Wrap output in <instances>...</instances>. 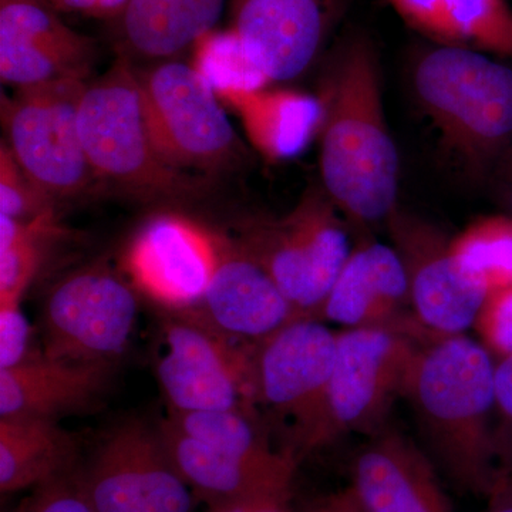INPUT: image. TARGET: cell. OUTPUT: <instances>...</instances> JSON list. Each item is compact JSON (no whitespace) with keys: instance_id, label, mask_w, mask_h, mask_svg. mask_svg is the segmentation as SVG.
Listing matches in <instances>:
<instances>
[{"instance_id":"33","label":"cell","mask_w":512,"mask_h":512,"mask_svg":"<svg viewBox=\"0 0 512 512\" xmlns=\"http://www.w3.org/2000/svg\"><path fill=\"white\" fill-rule=\"evenodd\" d=\"M36 490L22 512H94L80 481L70 480L69 476Z\"/></svg>"},{"instance_id":"15","label":"cell","mask_w":512,"mask_h":512,"mask_svg":"<svg viewBox=\"0 0 512 512\" xmlns=\"http://www.w3.org/2000/svg\"><path fill=\"white\" fill-rule=\"evenodd\" d=\"M229 28L272 82H291L325 53L349 0H228Z\"/></svg>"},{"instance_id":"30","label":"cell","mask_w":512,"mask_h":512,"mask_svg":"<svg viewBox=\"0 0 512 512\" xmlns=\"http://www.w3.org/2000/svg\"><path fill=\"white\" fill-rule=\"evenodd\" d=\"M473 329L495 362L512 355V285L485 296Z\"/></svg>"},{"instance_id":"36","label":"cell","mask_w":512,"mask_h":512,"mask_svg":"<svg viewBox=\"0 0 512 512\" xmlns=\"http://www.w3.org/2000/svg\"><path fill=\"white\" fill-rule=\"evenodd\" d=\"M487 507L483 512H512V471L498 474L488 491Z\"/></svg>"},{"instance_id":"2","label":"cell","mask_w":512,"mask_h":512,"mask_svg":"<svg viewBox=\"0 0 512 512\" xmlns=\"http://www.w3.org/2000/svg\"><path fill=\"white\" fill-rule=\"evenodd\" d=\"M403 397L448 477L464 490L487 495L500 474L493 356L466 333L437 336L420 346Z\"/></svg>"},{"instance_id":"17","label":"cell","mask_w":512,"mask_h":512,"mask_svg":"<svg viewBox=\"0 0 512 512\" xmlns=\"http://www.w3.org/2000/svg\"><path fill=\"white\" fill-rule=\"evenodd\" d=\"M318 320L343 329H393L420 340L434 339L414 316L409 282L396 249L366 241L350 252Z\"/></svg>"},{"instance_id":"25","label":"cell","mask_w":512,"mask_h":512,"mask_svg":"<svg viewBox=\"0 0 512 512\" xmlns=\"http://www.w3.org/2000/svg\"><path fill=\"white\" fill-rule=\"evenodd\" d=\"M76 441L55 420L0 419V491L19 493L69 476Z\"/></svg>"},{"instance_id":"31","label":"cell","mask_w":512,"mask_h":512,"mask_svg":"<svg viewBox=\"0 0 512 512\" xmlns=\"http://www.w3.org/2000/svg\"><path fill=\"white\" fill-rule=\"evenodd\" d=\"M494 447L498 471H512V355L495 362Z\"/></svg>"},{"instance_id":"5","label":"cell","mask_w":512,"mask_h":512,"mask_svg":"<svg viewBox=\"0 0 512 512\" xmlns=\"http://www.w3.org/2000/svg\"><path fill=\"white\" fill-rule=\"evenodd\" d=\"M342 212L322 185H312L288 214L252 217L232 237L265 269L296 319H316L348 261Z\"/></svg>"},{"instance_id":"37","label":"cell","mask_w":512,"mask_h":512,"mask_svg":"<svg viewBox=\"0 0 512 512\" xmlns=\"http://www.w3.org/2000/svg\"><path fill=\"white\" fill-rule=\"evenodd\" d=\"M305 512H366L349 488L320 498Z\"/></svg>"},{"instance_id":"7","label":"cell","mask_w":512,"mask_h":512,"mask_svg":"<svg viewBox=\"0 0 512 512\" xmlns=\"http://www.w3.org/2000/svg\"><path fill=\"white\" fill-rule=\"evenodd\" d=\"M90 79L57 80L2 93L6 146L20 168L53 201L92 190L97 177L79 133V106Z\"/></svg>"},{"instance_id":"6","label":"cell","mask_w":512,"mask_h":512,"mask_svg":"<svg viewBox=\"0 0 512 512\" xmlns=\"http://www.w3.org/2000/svg\"><path fill=\"white\" fill-rule=\"evenodd\" d=\"M134 72L151 140L165 163L207 178L244 161L247 151L220 97L191 63L134 64Z\"/></svg>"},{"instance_id":"35","label":"cell","mask_w":512,"mask_h":512,"mask_svg":"<svg viewBox=\"0 0 512 512\" xmlns=\"http://www.w3.org/2000/svg\"><path fill=\"white\" fill-rule=\"evenodd\" d=\"M130 0H49L56 12L80 13L90 18L116 20Z\"/></svg>"},{"instance_id":"18","label":"cell","mask_w":512,"mask_h":512,"mask_svg":"<svg viewBox=\"0 0 512 512\" xmlns=\"http://www.w3.org/2000/svg\"><path fill=\"white\" fill-rule=\"evenodd\" d=\"M232 340L261 342L296 320L285 296L232 235H221L220 261L204 299L187 312Z\"/></svg>"},{"instance_id":"1","label":"cell","mask_w":512,"mask_h":512,"mask_svg":"<svg viewBox=\"0 0 512 512\" xmlns=\"http://www.w3.org/2000/svg\"><path fill=\"white\" fill-rule=\"evenodd\" d=\"M328 56L319 94L322 187L355 224L386 222L399 205L400 167L384 114L375 40L352 30Z\"/></svg>"},{"instance_id":"16","label":"cell","mask_w":512,"mask_h":512,"mask_svg":"<svg viewBox=\"0 0 512 512\" xmlns=\"http://www.w3.org/2000/svg\"><path fill=\"white\" fill-rule=\"evenodd\" d=\"M97 43L39 0H0V77L15 89L90 79Z\"/></svg>"},{"instance_id":"4","label":"cell","mask_w":512,"mask_h":512,"mask_svg":"<svg viewBox=\"0 0 512 512\" xmlns=\"http://www.w3.org/2000/svg\"><path fill=\"white\" fill-rule=\"evenodd\" d=\"M79 133L97 180L144 200H183L207 178L183 173L158 156L141 103L134 64L117 55L89 80L79 106Z\"/></svg>"},{"instance_id":"19","label":"cell","mask_w":512,"mask_h":512,"mask_svg":"<svg viewBox=\"0 0 512 512\" xmlns=\"http://www.w3.org/2000/svg\"><path fill=\"white\" fill-rule=\"evenodd\" d=\"M348 488L366 512H453L430 458L393 429L360 448Z\"/></svg>"},{"instance_id":"11","label":"cell","mask_w":512,"mask_h":512,"mask_svg":"<svg viewBox=\"0 0 512 512\" xmlns=\"http://www.w3.org/2000/svg\"><path fill=\"white\" fill-rule=\"evenodd\" d=\"M163 333L157 377L171 412H247L255 402L252 346L238 348L191 313H174Z\"/></svg>"},{"instance_id":"8","label":"cell","mask_w":512,"mask_h":512,"mask_svg":"<svg viewBox=\"0 0 512 512\" xmlns=\"http://www.w3.org/2000/svg\"><path fill=\"white\" fill-rule=\"evenodd\" d=\"M137 291L107 262L74 269L52 286L43 305V355L53 360L111 363L136 326Z\"/></svg>"},{"instance_id":"26","label":"cell","mask_w":512,"mask_h":512,"mask_svg":"<svg viewBox=\"0 0 512 512\" xmlns=\"http://www.w3.org/2000/svg\"><path fill=\"white\" fill-rule=\"evenodd\" d=\"M458 268L485 292L512 285V215L477 218L451 238Z\"/></svg>"},{"instance_id":"27","label":"cell","mask_w":512,"mask_h":512,"mask_svg":"<svg viewBox=\"0 0 512 512\" xmlns=\"http://www.w3.org/2000/svg\"><path fill=\"white\" fill-rule=\"evenodd\" d=\"M191 53V66L222 103L241 94L261 92L272 82L231 28L211 30L195 43Z\"/></svg>"},{"instance_id":"40","label":"cell","mask_w":512,"mask_h":512,"mask_svg":"<svg viewBox=\"0 0 512 512\" xmlns=\"http://www.w3.org/2000/svg\"><path fill=\"white\" fill-rule=\"evenodd\" d=\"M39 2H43V3H46V5H49V0H39Z\"/></svg>"},{"instance_id":"22","label":"cell","mask_w":512,"mask_h":512,"mask_svg":"<svg viewBox=\"0 0 512 512\" xmlns=\"http://www.w3.org/2000/svg\"><path fill=\"white\" fill-rule=\"evenodd\" d=\"M228 0H130L116 22L117 55L131 63L180 60L217 28Z\"/></svg>"},{"instance_id":"13","label":"cell","mask_w":512,"mask_h":512,"mask_svg":"<svg viewBox=\"0 0 512 512\" xmlns=\"http://www.w3.org/2000/svg\"><path fill=\"white\" fill-rule=\"evenodd\" d=\"M94 512H195L198 498L144 424L109 434L80 481Z\"/></svg>"},{"instance_id":"38","label":"cell","mask_w":512,"mask_h":512,"mask_svg":"<svg viewBox=\"0 0 512 512\" xmlns=\"http://www.w3.org/2000/svg\"><path fill=\"white\" fill-rule=\"evenodd\" d=\"M501 174L507 178L508 181H512V147L505 153L503 160L500 161Z\"/></svg>"},{"instance_id":"29","label":"cell","mask_w":512,"mask_h":512,"mask_svg":"<svg viewBox=\"0 0 512 512\" xmlns=\"http://www.w3.org/2000/svg\"><path fill=\"white\" fill-rule=\"evenodd\" d=\"M0 215L20 222L56 215V201L30 180L5 141L0 147Z\"/></svg>"},{"instance_id":"39","label":"cell","mask_w":512,"mask_h":512,"mask_svg":"<svg viewBox=\"0 0 512 512\" xmlns=\"http://www.w3.org/2000/svg\"><path fill=\"white\" fill-rule=\"evenodd\" d=\"M508 208H510V214L512 215V191L510 194V201H508Z\"/></svg>"},{"instance_id":"28","label":"cell","mask_w":512,"mask_h":512,"mask_svg":"<svg viewBox=\"0 0 512 512\" xmlns=\"http://www.w3.org/2000/svg\"><path fill=\"white\" fill-rule=\"evenodd\" d=\"M62 235L56 215L33 222L0 215V303L22 301L39 274L50 242Z\"/></svg>"},{"instance_id":"21","label":"cell","mask_w":512,"mask_h":512,"mask_svg":"<svg viewBox=\"0 0 512 512\" xmlns=\"http://www.w3.org/2000/svg\"><path fill=\"white\" fill-rule=\"evenodd\" d=\"M110 365L53 360L37 353L22 365L0 370V419L55 420L84 409L106 389Z\"/></svg>"},{"instance_id":"34","label":"cell","mask_w":512,"mask_h":512,"mask_svg":"<svg viewBox=\"0 0 512 512\" xmlns=\"http://www.w3.org/2000/svg\"><path fill=\"white\" fill-rule=\"evenodd\" d=\"M207 512H295L282 495L261 493L208 505Z\"/></svg>"},{"instance_id":"10","label":"cell","mask_w":512,"mask_h":512,"mask_svg":"<svg viewBox=\"0 0 512 512\" xmlns=\"http://www.w3.org/2000/svg\"><path fill=\"white\" fill-rule=\"evenodd\" d=\"M338 349V332L296 319L252 345L255 402L292 427V453L315 450Z\"/></svg>"},{"instance_id":"24","label":"cell","mask_w":512,"mask_h":512,"mask_svg":"<svg viewBox=\"0 0 512 512\" xmlns=\"http://www.w3.org/2000/svg\"><path fill=\"white\" fill-rule=\"evenodd\" d=\"M241 119L249 143L269 161L298 157L319 136V96L295 90H261L224 101Z\"/></svg>"},{"instance_id":"3","label":"cell","mask_w":512,"mask_h":512,"mask_svg":"<svg viewBox=\"0 0 512 512\" xmlns=\"http://www.w3.org/2000/svg\"><path fill=\"white\" fill-rule=\"evenodd\" d=\"M413 93L441 146L473 178H483L512 147V69L483 52L436 45L412 69Z\"/></svg>"},{"instance_id":"14","label":"cell","mask_w":512,"mask_h":512,"mask_svg":"<svg viewBox=\"0 0 512 512\" xmlns=\"http://www.w3.org/2000/svg\"><path fill=\"white\" fill-rule=\"evenodd\" d=\"M392 247L402 259L414 316L431 336L473 328L487 292L458 268L451 238L433 222L397 205L386 220Z\"/></svg>"},{"instance_id":"23","label":"cell","mask_w":512,"mask_h":512,"mask_svg":"<svg viewBox=\"0 0 512 512\" xmlns=\"http://www.w3.org/2000/svg\"><path fill=\"white\" fill-rule=\"evenodd\" d=\"M409 28L434 45L512 57L508 0H387Z\"/></svg>"},{"instance_id":"32","label":"cell","mask_w":512,"mask_h":512,"mask_svg":"<svg viewBox=\"0 0 512 512\" xmlns=\"http://www.w3.org/2000/svg\"><path fill=\"white\" fill-rule=\"evenodd\" d=\"M32 340V326L20 303H0V370L22 365L35 357Z\"/></svg>"},{"instance_id":"12","label":"cell","mask_w":512,"mask_h":512,"mask_svg":"<svg viewBox=\"0 0 512 512\" xmlns=\"http://www.w3.org/2000/svg\"><path fill=\"white\" fill-rule=\"evenodd\" d=\"M221 235L180 214H158L128 242L123 271L138 293L174 313L195 311L220 261Z\"/></svg>"},{"instance_id":"20","label":"cell","mask_w":512,"mask_h":512,"mask_svg":"<svg viewBox=\"0 0 512 512\" xmlns=\"http://www.w3.org/2000/svg\"><path fill=\"white\" fill-rule=\"evenodd\" d=\"M158 434L175 470L208 505L292 488L298 458L286 448L266 457L239 456L192 439L167 420Z\"/></svg>"},{"instance_id":"9","label":"cell","mask_w":512,"mask_h":512,"mask_svg":"<svg viewBox=\"0 0 512 512\" xmlns=\"http://www.w3.org/2000/svg\"><path fill=\"white\" fill-rule=\"evenodd\" d=\"M423 343L393 329L340 330L315 450L345 434L382 429Z\"/></svg>"}]
</instances>
